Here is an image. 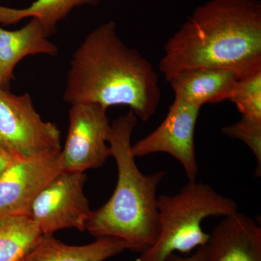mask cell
<instances>
[{
  "mask_svg": "<svg viewBox=\"0 0 261 261\" xmlns=\"http://www.w3.org/2000/svg\"><path fill=\"white\" fill-rule=\"evenodd\" d=\"M161 99L159 75L140 51L127 46L112 20L94 29L72 56L63 99L105 109L127 106L147 121Z\"/></svg>",
  "mask_w": 261,
  "mask_h": 261,
  "instance_id": "6da1fadb",
  "label": "cell"
},
{
  "mask_svg": "<svg viewBox=\"0 0 261 261\" xmlns=\"http://www.w3.org/2000/svg\"><path fill=\"white\" fill-rule=\"evenodd\" d=\"M261 69L259 0H209L194 10L165 44L159 70L168 82L196 68Z\"/></svg>",
  "mask_w": 261,
  "mask_h": 261,
  "instance_id": "7a4b0ae2",
  "label": "cell"
},
{
  "mask_svg": "<svg viewBox=\"0 0 261 261\" xmlns=\"http://www.w3.org/2000/svg\"><path fill=\"white\" fill-rule=\"evenodd\" d=\"M137 121L129 111L111 123L108 144L118 171L116 186L109 200L92 211L86 230L97 238L121 239L130 251L142 253L157 238V190L166 173L145 174L137 166L132 144Z\"/></svg>",
  "mask_w": 261,
  "mask_h": 261,
  "instance_id": "3957f363",
  "label": "cell"
},
{
  "mask_svg": "<svg viewBox=\"0 0 261 261\" xmlns=\"http://www.w3.org/2000/svg\"><path fill=\"white\" fill-rule=\"evenodd\" d=\"M159 232L154 243L136 261H164L176 252L187 254L204 246L210 238L204 219L238 211L236 202L206 184L188 181L178 193L158 198Z\"/></svg>",
  "mask_w": 261,
  "mask_h": 261,
  "instance_id": "277c9868",
  "label": "cell"
},
{
  "mask_svg": "<svg viewBox=\"0 0 261 261\" xmlns=\"http://www.w3.org/2000/svg\"><path fill=\"white\" fill-rule=\"evenodd\" d=\"M0 145L18 159L60 152L61 130L42 119L29 94L0 87Z\"/></svg>",
  "mask_w": 261,
  "mask_h": 261,
  "instance_id": "5b68a950",
  "label": "cell"
},
{
  "mask_svg": "<svg viewBox=\"0 0 261 261\" xmlns=\"http://www.w3.org/2000/svg\"><path fill=\"white\" fill-rule=\"evenodd\" d=\"M84 173L63 171L40 192L29 216L44 236L60 230H86L92 210L84 195Z\"/></svg>",
  "mask_w": 261,
  "mask_h": 261,
  "instance_id": "8992f818",
  "label": "cell"
},
{
  "mask_svg": "<svg viewBox=\"0 0 261 261\" xmlns=\"http://www.w3.org/2000/svg\"><path fill=\"white\" fill-rule=\"evenodd\" d=\"M107 111L97 105H71L68 135L61 149L64 171L84 173L102 167L111 157Z\"/></svg>",
  "mask_w": 261,
  "mask_h": 261,
  "instance_id": "52a82bcc",
  "label": "cell"
},
{
  "mask_svg": "<svg viewBox=\"0 0 261 261\" xmlns=\"http://www.w3.org/2000/svg\"><path fill=\"white\" fill-rule=\"evenodd\" d=\"M201 107L174 97L166 118L157 128L135 145V158L166 153L181 163L188 181H196L198 165L196 158L195 134Z\"/></svg>",
  "mask_w": 261,
  "mask_h": 261,
  "instance_id": "ba28073f",
  "label": "cell"
},
{
  "mask_svg": "<svg viewBox=\"0 0 261 261\" xmlns=\"http://www.w3.org/2000/svg\"><path fill=\"white\" fill-rule=\"evenodd\" d=\"M63 171L61 151L17 160L0 177V216L29 215L37 196Z\"/></svg>",
  "mask_w": 261,
  "mask_h": 261,
  "instance_id": "9c48e42d",
  "label": "cell"
},
{
  "mask_svg": "<svg viewBox=\"0 0 261 261\" xmlns=\"http://www.w3.org/2000/svg\"><path fill=\"white\" fill-rule=\"evenodd\" d=\"M207 261H261V228L236 212L225 216L205 245Z\"/></svg>",
  "mask_w": 261,
  "mask_h": 261,
  "instance_id": "30bf717a",
  "label": "cell"
},
{
  "mask_svg": "<svg viewBox=\"0 0 261 261\" xmlns=\"http://www.w3.org/2000/svg\"><path fill=\"white\" fill-rule=\"evenodd\" d=\"M241 73L231 68H196L175 75L168 82L175 97L202 108L208 103L228 100Z\"/></svg>",
  "mask_w": 261,
  "mask_h": 261,
  "instance_id": "8fae6325",
  "label": "cell"
},
{
  "mask_svg": "<svg viewBox=\"0 0 261 261\" xmlns=\"http://www.w3.org/2000/svg\"><path fill=\"white\" fill-rule=\"evenodd\" d=\"M48 38L42 23L36 18H31L27 25L18 30H6L0 25L1 88L8 89L15 67L24 58L36 55L58 54V47Z\"/></svg>",
  "mask_w": 261,
  "mask_h": 261,
  "instance_id": "7c38bea8",
  "label": "cell"
},
{
  "mask_svg": "<svg viewBox=\"0 0 261 261\" xmlns=\"http://www.w3.org/2000/svg\"><path fill=\"white\" fill-rule=\"evenodd\" d=\"M127 250H130L129 244L111 237L76 246L67 245L53 235H44L20 261H106Z\"/></svg>",
  "mask_w": 261,
  "mask_h": 261,
  "instance_id": "4fadbf2b",
  "label": "cell"
},
{
  "mask_svg": "<svg viewBox=\"0 0 261 261\" xmlns=\"http://www.w3.org/2000/svg\"><path fill=\"white\" fill-rule=\"evenodd\" d=\"M101 0H35L24 8L0 5V25H13L23 19L36 18L42 23L48 35L56 32L57 25L75 8L95 5Z\"/></svg>",
  "mask_w": 261,
  "mask_h": 261,
  "instance_id": "5bb4252c",
  "label": "cell"
},
{
  "mask_svg": "<svg viewBox=\"0 0 261 261\" xmlns=\"http://www.w3.org/2000/svg\"><path fill=\"white\" fill-rule=\"evenodd\" d=\"M44 235L29 215L0 216V261H20Z\"/></svg>",
  "mask_w": 261,
  "mask_h": 261,
  "instance_id": "9a60e30c",
  "label": "cell"
},
{
  "mask_svg": "<svg viewBox=\"0 0 261 261\" xmlns=\"http://www.w3.org/2000/svg\"><path fill=\"white\" fill-rule=\"evenodd\" d=\"M228 100L242 116L261 120V69L240 77Z\"/></svg>",
  "mask_w": 261,
  "mask_h": 261,
  "instance_id": "2e32d148",
  "label": "cell"
},
{
  "mask_svg": "<svg viewBox=\"0 0 261 261\" xmlns=\"http://www.w3.org/2000/svg\"><path fill=\"white\" fill-rule=\"evenodd\" d=\"M224 135L243 142L256 159L255 176L261 175V120L243 116L236 123L222 128Z\"/></svg>",
  "mask_w": 261,
  "mask_h": 261,
  "instance_id": "e0dca14e",
  "label": "cell"
},
{
  "mask_svg": "<svg viewBox=\"0 0 261 261\" xmlns=\"http://www.w3.org/2000/svg\"><path fill=\"white\" fill-rule=\"evenodd\" d=\"M164 261H207L205 245L196 249L195 252L190 256H181L174 253L168 256Z\"/></svg>",
  "mask_w": 261,
  "mask_h": 261,
  "instance_id": "ac0fdd59",
  "label": "cell"
},
{
  "mask_svg": "<svg viewBox=\"0 0 261 261\" xmlns=\"http://www.w3.org/2000/svg\"><path fill=\"white\" fill-rule=\"evenodd\" d=\"M18 159L15 154L0 145V177Z\"/></svg>",
  "mask_w": 261,
  "mask_h": 261,
  "instance_id": "d6986e66",
  "label": "cell"
}]
</instances>
